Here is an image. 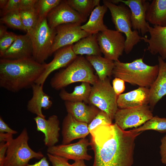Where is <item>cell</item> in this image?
Returning <instances> with one entry per match:
<instances>
[{
    "label": "cell",
    "instance_id": "obj_25",
    "mask_svg": "<svg viewBox=\"0 0 166 166\" xmlns=\"http://www.w3.org/2000/svg\"><path fill=\"white\" fill-rule=\"evenodd\" d=\"M146 20L154 26H166V0H153L147 11Z\"/></svg>",
    "mask_w": 166,
    "mask_h": 166
},
{
    "label": "cell",
    "instance_id": "obj_46",
    "mask_svg": "<svg viewBox=\"0 0 166 166\" xmlns=\"http://www.w3.org/2000/svg\"><path fill=\"white\" fill-rule=\"evenodd\" d=\"M7 32L6 27L3 25H0V38L4 36Z\"/></svg>",
    "mask_w": 166,
    "mask_h": 166
},
{
    "label": "cell",
    "instance_id": "obj_15",
    "mask_svg": "<svg viewBox=\"0 0 166 166\" xmlns=\"http://www.w3.org/2000/svg\"><path fill=\"white\" fill-rule=\"evenodd\" d=\"M72 45L65 46L56 51L53 59L46 64L45 70L35 83L44 85L47 77L53 72L68 66L76 59L77 56L73 52Z\"/></svg>",
    "mask_w": 166,
    "mask_h": 166
},
{
    "label": "cell",
    "instance_id": "obj_31",
    "mask_svg": "<svg viewBox=\"0 0 166 166\" xmlns=\"http://www.w3.org/2000/svg\"><path fill=\"white\" fill-rule=\"evenodd\" d=\"M61 1L60 0H37L34 8L38 18H46L48 13Z\"/></svg>",
    "mask_w": 166,
    "mask_h": 166
},
{
    "label": "cell",
    "instance_id": "obj_45",
    "mask_svg": "<svg viewBox=\"0 0 166 166\" xmlns=\"http://www.w3.org/2000/svg\"><path fill=\"white\" fill-rule=\"evenodd\" d=\"M72 165V166H87L85 164L84 160H82L74 161Z\"/></svg>",
    "mask_w": 166,
    "mask_h": 166
},
{
    "label": "cell",
    "instance_id": "obj_8",
    "mask_svg": "<svg viewBox=\"0 0 166 166\" xmlns=\"http://www.w3.org/2000/svg\"><path fill=\"white\" fill-rule=\"evenodd\" d=\"M117 96L109 77L102 81L98 78L92 86L89 104L94 105L106 113L113 121L119 109L117 103Z\"/></svg>",
    "mask_w": 166,
    "mask_h": 166
},
{
    "label": "cell",
    "instance_id": "obj_39",
    "mask_svg": "<svg viewBox=\"0 0 166 166\" xmlns=\"http://www.w3.org/2000/svg\"><path fill=\"white\" fill-rule=\"evenodd\" d=\"M37 0H20L19 10H27L34 8Z\"/></svg>",
    "mask_w": 166,
    "mask_h": 166
},
{
    "label": "cell",
    "instance_id": "obj_9",
    "mask_svg": "<svg viewBox=\"0 0 166 166\" xmlns=\"http://www.w3.org/2000/svg\"><path fill=\"white\" fill-rule=\"evenodd\" d=\"M97 38L105 58L114 61L119 60L124 50L126 40L122 33L108 29L97 34Z\"/></svg>",
    "mask_w": 166,
    "mask_h": 166
},
{
    "label": "cell",
    "instance_id": "obj_47",
    "mask_svg": "<svg viewBox=\"0 0 166 166\" xmlns=\"http://www.w3.org/2000/svg\"><path fill=\"white\" fill-rule=\"evenodd\" d=\"M8 0H0V8L2 10L5 8L8 2Z\"/></svg>",
    "mask_w": 166,
    "mask_h": 166
},
{
    "label": "cell",
    "instance_id": "obj_23",
    "mask_svg": "<svg viewBox=\"0 0 166 166\" xmlns=\"http://www.w3.org/2000/svg\"><path fill=\"white\" fill-rule=\"evenodd\" d=\"M86 104L82 101L65 102L68 113L77 121L89 124L100 110L94 105Z\"/></svg>",
    "mask_w": 166,
    "mask_h": 166
},
{
    "label": "cell",
    "instance_id": "obj_12",
    "mask_svg": "<svg viewBox=\"0 0 166 166\" xmlns=\"http://www.w3.org/2000/svg\"><path fill=\"white\" fill-rule=\"evenodd\" d=\"M90 145L89 140L84 138L75 143L55 145L48 147L47 152V153L69 160H90L92 157L87 153V148Z\"/></svg>",
    "mask_w": 166,
    "mask_h": 166
},
{
    "label": "cell",
    "instance_id": "obj_14",
    "mask_svg": "<svg viewBox=\"0 0 166 166\" xmlns=\"http://www.w3.org/2000/svg\"><path fill=\"white\" fill-rule=\"evenodd\" d=\"M48 24L52 28L58 26L69 23L81 24L86 20L66 2L62 1L52 9L46 17Z\"/></svg>",
    "mask_w": 166,
    "mask_h": 166
},
{
    "label": "cell",
    "instance_id": "obj_36",
    "mask_svg": "<svg viewBox=\"0 0 166 166\" xmlns=\"http://www.w3.org/2000/svg\"><path fill=\"white\" fill-rule=\"evenodd\" d=\"M48 158L53 166H72L68 162L69 160L65 158L47 153Z\"/></svg>",
    "mask_w": 166,
    "mask_h": 166
},
{
    "label": "cell",
    "instance_id": "obj_16",
    "mask_svg": "<svg viewBox=\"0 0 166 166\" xmlns=\"http://www.w3.org/2000/svg\"><path fill=\"white\" fill-rule=\"evenodd\" d=\"M88 125L86 123L77 121L68 113L62 123V144H69L75 139L85 138L90 133Z\"/></svg>",
    "mask_w": 166,
    "mask_h": 166
},
{
    "label": "cell",
    "instance_id": "obj_1",
    "mask_svg": "<svg viewBox=\"0 0 166 166\" xmlns=\"http://www.w3.org/2000/svg\"><path fill=\"white\" fill-rule=\"evenodd\" d=\"M142 132L123 130L115 123L98 126L90 132L92 166H132L135 140Z\"/></svg>",
    "mask_w": 166,
    "mask_h": 166
},
{
    "label": "cell",
    "instance_id": "obj_6",
    "mask_svg": "<svg viewBox=\"0 0 166 166\" xmlns=\"http://www.w3.org/2000/svg\"><path fill=\"white\" fill-rule=\"evenodd\" d=\"M29 140L27 129L25 128L16 138L7 142L8 146L3 166H26L31 159H41L44 157L41 152H35L30 148Z\"/></svg>",
    "mask_w": 166,
    "mask_h": 166
},
{
    "label": "cell",
    "instance_id": "obj_40",
    "mask_svg": "<svg viewBox=\"0 0 166 166\" xmlns=\"http://www.w3.org/2000/svg\"><path fill=\"white\" fill-rule=\"evenodd\" d=\"M161 143L160 147V160L163 164H166V135L161 138Z\"/></svg>",
    "mask_w": 166,
    "mask_h": 166
},
{
    "label": "cell",
    "instance_id": "obj_2",
    "mask_svg": "<svg viewBox=\"0 0 166 166\" xmlns=\"http://www.w3.org/2000/svg\"><path fill=\"white\" fill-rule=\"evenodd\" d=\"M46 63H40L32 57L17 60L1 58L0 86L18 92L31 88L42 73Z\"/></svg>",
    "mask_w": 166,
    "mask_h": 166
},
{
    "label": "cell",
    "instance_id": "obj_32",
    "mask_svg": "<svg viewBox=\"0 0 166 166\" xmlns=\"http://www.w3.org/2000/svg\"><path fill=\"white\" fill-rule=\"evenodd\" d=\"M22 23L27 33L31 31L36 26L38 18L34 8L27 10L19 11Z\"/></svg>",
    "mask_w": 166,
    "mask_h": 166
},
{
    "label": "cell",
    "instance_id": "obj_27",
    "mask_svg": "<svg viewBox=\"0 0 166 166\" xmlns=\"http://www.w3.org/2000/svg\"><path fill=\"white\" fill-rule=\"evenodd\" d=\"M86 58L96 70L100 80H104L112 75L114 61L100 55H87Z\"/></svg>",
    "mask_w": 166,
    "mask_h": 166
},
{
    "label": "cell",
    "instance_id": "obj_11",
    "mask_svg": "<svg viewBox=\"0 0 166 166\" xmlns=\"http://www.w3.org/2000/svg\"><path fill=\"white\" fill-rule=\"evenodd\" d=\"M81 24L69 23L59 25L55 28L56 35L51 48L50 55L59 49L73 45L81 39L89 36L81 28Z\"/></svg>",
    "mask_w": 166,
    "mask_h": 166
},
{
    "label": "cell",
    "instance_id": "obj_41",
    "mask_svg": "<svg viewBox=\"0 0 166 166\" xmlns=\"http://www.w3.org/2000/svg\"><path fill=\"white\" fill-rule=\"evenodd\" d=\"M0 132H5L14 134H17L18 132L10 128L3 120L2 117H0Z\"/></svg>",
    "mask_w": 166,
    "mask_h": 166
},
{
    "label": "cell",
    "instance_id": "obj_13",
    "mask_svg": "<svg viewBox=\"0 0 166 166\" xmlns=\"http://www.w3.org/2000/svg\"><path fill=\"white\" fill-rule=\"evenodd\" d=\"M115 4L122 3L126 5L131 12L132 28L134 30L141 33L143 36L148 32L149 23L146 21L147 11L149 2L145 0H110Z\"/></svg>",
    "mask_w": 166,
    "mask_h": 166
},
{
    "label": "cell",
    "instance_id": "obj_29",
    "mask_svg": "<svg viewBox=\"0 0 166 166\" xmlns=\"http://www.w3.org/2000/svg\"><path fill=\"white\" fill-rule=\"evenodd\" d=\"M66 2L86 21L94 8L100 5L99 0H67Z\"/></svg>",
    "mask_w": 166,
    "mask_h": 166
},
{
    "label": "cell",
    "instance_id": "obj_4",
    "mask_svg": "<svg viewBox=\"0 0 166 166\" xmlns=\"http://www.w3.org/2000/svg\"><path fill=\"white\" fill-rule=\"evenodd\" d=\"M92 67L86 58L77 56L65 69L54 74L50 80V85L58 90L77 82H86L93 85L98 78L94 74Z\"/></svg>",
    "mask_w": 166,
    "mask_h": 166
},
{
    "label": "cell",
    "instance_id": "obj_21",
    "mask_svg": "<svg viewBox=\"0 0 166 166\" xmlns=\"http://www.w3.org/2000/svg\"><path fill=\"white\" fill-rule=\"evenodd\" d=\"M159 70L157 77L149 88V106L153 109L158 102L166 95V61L160 56L158 57Z\"/></svg>",
    "mask_w": 166,
    "mask_h": 166
},
{
    "label": "cell",
    "instance_id": "obj_28",
    "mask_svg": "<svg viewBox=\"0 0 166 166\" xmlns=\"http://www.w3.org/2000/svg\"><path fill=\"white\" fill-rule=\"evenodd\" d=\"M90 84L88 82H82L79 85L75 87L73 91L71 93H69L62 89L60 92L59 96L62 100L65 101H82L89 104L92 88Z\"/></svg>",
    "mask_w": 166,
    "mask_h": 166
},
{
    "label": "cell",
    "instance_id": "obj_34",
    "mask_svg": "<svg viewBox=\"0 0 166 166\" xmlns=\"http://www.w3.org/2000/svg\"><path fill=\"white\" fill-rule=\"evenodd\" d=\"M112 120L105 112L100 110L91 122L88 124L89 132L101 124H110Z\"/></svg>",
    "mask_w": 166,
    "mask_h": 166
},
{
    "label": "cell",
    "instance_id": "obj_37",
    "mask_svg": "<svg viewBox=\"0 0 166 166\" xmlns=\"http://www.w3.org/2000/svg\"><path fill=\"white\" fill-rule=\"evenodd\" d=\"M20 0H9L5 8L1 11L2 17L12 11L19 10Z\"/></svg>",
    "mask_w": 166,
    "mask_h": 166
},
{
    "label": "cell",
    "instance_id": "obj_26",
    "mask_svg": "<svg viewBox=\"0 0 166 166\" xmlns=\"http://www.w3.org/2000/svg\"><path fill=\"white\" fill-rule=\"evenodd\" d=\"M73 51L77 55H100L101 52L98 43L97 34H92L84 38L72 45Z\"/></svg>",
    "mask_w": 166,
    "mask_h": 166
},
{
    "label": "cell",
    "instance_id": "obj_3",
    "mask_svg": "<svg viewBox=\"0 0 166 166\" xmlns=\"http://www.w3.org/2000/svg\"><path fill=\"white\" fill-rule=\"evenodd\" d=\"M112 75L125 82L139 87L149 88L156 79L158 73V65H150L140 58L129 63L119 60L114 61Z\"/></svg>",
    "mask_w": 166,
    "mask_h": 166
},
{
    "label": "cell",
    "instance_id": "obj_35",
    "mask_svg": "<svg viewBox=\"0 0 166 166\" xmlns=\"http://www.w3.org/2000/svg\"><path fill=\"white\" fill-rule=\"evenodd\" d=\"M17 36V35L13 32H7L0 38V56L11 46Z\"/></svg>",
    "mask_w": 166,
    "mask_h": 166
},
{
    "label": "cell",
    "instance_id": "obj_22",
    "mask_svg": "<svg viewBox=\"0 0 166 166\" xmlns=\"http://www.w3.org/2000/svg\"><path fill=\"white\" fill-rule=\"evenodd\" d=\"M43 85L34 84L32 86L33 95L27 105V110L31 113L43 118L45 116L42 113V109L47 110L52 105L50 97L43 90Z\"/></svg>",
    "mask_w": 166,
    "mask_h": 166
},
{
    "label": "cell",
    "instance_id": "obj_43",
    "mask_svg": "<svg viewBox=\"0 0 166 166\" xmlns=\"http://www.w3.org/2000/svg\"><path fill=\"white\" fill-rule=\"evenodd\" d=\"M26 166H49V164L46 158L44 156L34 164H28Z\"/></svg>",
    "mask_w": 166,
    "mask_h": 166
},
{
    "label": "cell",
    "instance_id": "obj_18",
    "mask_svg": "<svg viewBox=\"0 0 166 166\" xmlns=\"http://www.w3.org/2000/svg\"><path fill=\"white\" fill-rule=\"evenodd\" d=\"M38 131L44 134V142L48 147L54 146L59 141V121L55 115L49 117L47 119L37 116L34 118Z\"/></svg>",
    "mask_w": 166,
    "mask_h": 166
},
{
    "label": "cell",
    "instance_id": "obj_42",
    "mask_svg": "<svg viewBox=\"0 0 166 166\" xmlns=\"http://www.w3.org/2000/svg\"><path fill=\"white\" fill-rule=\"evenodd\" d=\"M8 146V142L0 143V166H3Z\"/></svg>",
    "mask_w": 166,
    "mask_h": 166
},
{
    "label": "cell",
    "instance_id": "obj_24",
    "mask_svg": "<svg viewBox=\"0 0 166 166\" xmlns=\"http://www.w3.org/2000/svg\"><path fill=\"white\" fill-rule=\"evenodd\" d=\"M108 9L104 4L96 6L91 12L87 22L81 26V29L90 34H97L108 29L103 22V17Z\"/></svg>",
    "mask_w": 166,
    "mask_h": 166
},
{
    "label": "cell",
    "instance_id": "obj_19",
    "mask_svg": "<svg viewBox=\"0 0 166 166\" xmlns=\"http://www.w3.org/2000/svg\"><path fill=\"white\" fill-rule=\"evenodd\" d=\"M33 47L30 36L27 33L17 35L11 46L1 56V58L17 60L32 57Z\"/></svg>",
    "mask_w": 166,
    "mask_h": 166
},
{
    "label": "cell",
    "instance_id": "obj_10",
    "mask_svg": "<svg viewBox=\"0 0 166 166\" xmlns=\"http://www.w3.org/2000/svg\"><path fill=\"white\" fill-rule=\"evenodd\" d=\"M148 105L118 109L114 119L115 123L123 130L141 126L153 117Z\"/></svg>",
    "mask_w": 166,
    "mask_h": 166
},
{
    "label": "cell",
    "instance_id": "obj_7",
    "mask_svg": "<svg viewBox=\"0 0 166 166\" xmlns=\"http://www.w3.org/2000/svg\"><path fill=\"white\" fill-rule=\"evenodd\" d=\"M29 34L33 47V58L40 63L50 56V51L56 32L49 26L46 18H38L35 27Z\"/></svg>",
    "mask_w": 166,
    "mask_h": 166
},
{
    "label": "cell",
    "instance_id": "obj_44",
    "mask_svg": "<svg viewBox=\"0 0 166 166\" xmlns=\"http://www.w3.org/2000/svg\"><path fill=\"white\" fill-rule=\"evenodd\" d=\"M13 138V134L5 132H0V142H8Z\"/></svg>",
    "mask_w": 166,
    "mask_h": 166
},
{
    "label": "cell",
    "instance_id": "obj_17",
    "mask_svg": "<svg viewBox=\"0 0 166 166\" xmlns=\"http://www.w3.org/2000/svg\"><path fill=\"white\" fill-rule=\"evenodd\" d=\"M148 32L150 38L146 35L142 37L143 40L148 44L147 50L153 55L159 54L162 58L166 59V26L148 25Z\"/></svg>",
    "mask_w": 166,
    "mask_h": 166
},
{
    "label": "cell",
    "instance_id": "obj_30",
    "mask_svg": "<svg viewBox=\"0 0 166 166\" xmlns=\"http://www.w3.org/2000/svg\"><path fill=\"white\" fill-rule=\"evenodd\" d=\"M149 130H155L161 133L166 132V118H160L157 116L153 117L142 126L132 130L139 132Z\"/></svg>",
    "mask_w": 166,
    "mask_h": 166
},
{
    "label": "cell",
    "instance_id": "obj_38",
    "mask_svg": "<svg viewBox=\"0 0 166 166\" xmlns=\"http://www.w3.org/2000/svg\"><path fill=\"white\" fill-rule=\"evenodd\" d=\"M124 81L121 78L115 77L113 80V87L116 94L118 96L122 94L125 89Z\"/></svg>",
    "mask_w": 166,
    "mask_h": 166
},
{
    "label": "cell",
    "instance_id": "obj_5",
    "mask_svg": "<svg viewBox=\"0 0 166 166\" xmlns=\"http://www.w3.org/2000/svg\"><path fill=\"white\" fill-rule=\"evenodd\" d=\"M103 2L110 10L116 30L125 34L126 40L124 51L126 54L129 53L134 46L141 41L142 37L137 30H132L130 9L123 3L117 5L109 0H103Z\"/></svg>",
    "mask_w": 166,
    "mask_h": 166
},
{
    "label": "cell",
    "instance_id": "obj_33",
    "mask_svg": "<svg viewBox=\"0 0 166 166\" xmlns=\"http://www.w3.org/2000/svg\"><path fill=\"white\" fill-rule=\"evenodd\" d=\"M0 22L11 28L26 32L22 23L19 10L12 11L4 14L0 18Z\"/></svg>",
    "mask_w": 166,
    "mask_h": 166
},
{
    "label": "cell",
    "instance_id": "obj_20",
    "mask_svg": "<svg viewBox=\"0 0 166 166\" xmlns=\"http://www.w3.org/2000/svg\"><path fill=\"white\" fill-rule=\"evenodd\" d=\"M149 88L139 87L138 89L117 96V103L121 109L148 105L149 101Z\"/></svg>",
    "mask_w": 166,
    "mask_h": 166
}]
</instances>
